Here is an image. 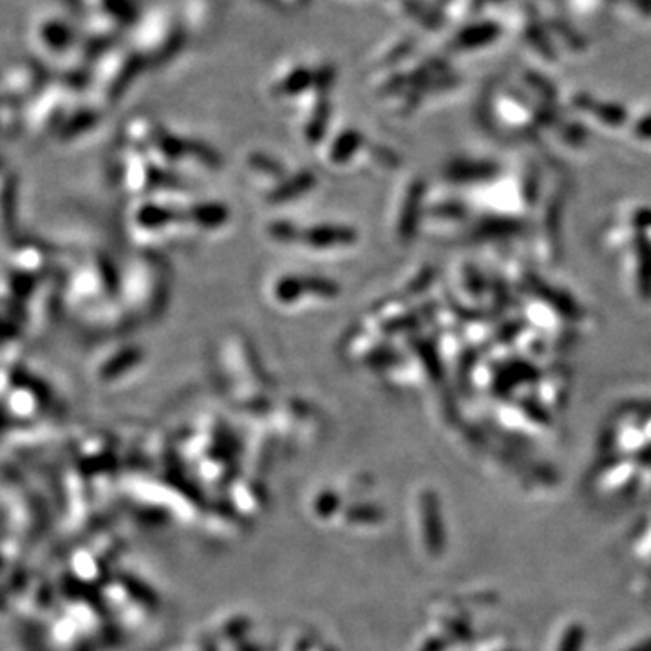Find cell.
<instances>
[{
	"label": "cell",
	"mask_w": 651,
	"mask_h": 651,
	"mask_svg": "<svg viewBox=\"0 0 651 651\" xmlns=\"http://www.w3.org/2000/svg\"><path fill=\"white\" fill-rule=\"evenodd\" d=\"M275 3H280L286 8H293V6H302L306 0H275Z\"/></svg>",
	"instance_id": "6da1fadb"
}]
</instances>
